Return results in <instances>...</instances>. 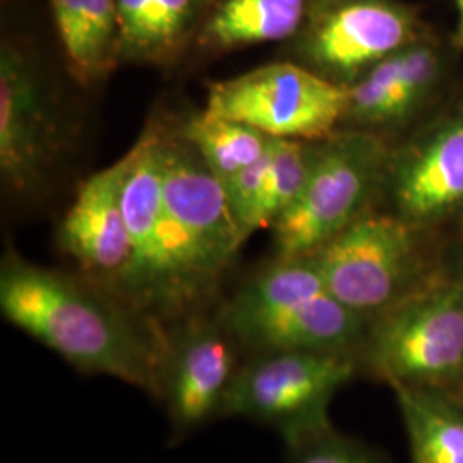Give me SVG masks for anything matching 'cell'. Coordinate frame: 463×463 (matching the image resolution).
<instances>
[{
	"instance_id": "6da1fadb",
	"label": "cell",
	"mask_w": 463,
	"mask_h": 463,
	"mask_svg": "<svg viewBox=\"0 0 463 463\" xmlns=\"http://www.w3.org/2000/svg\"><path fill=\"white\" fill-rule=\"evenodd\" d=\"M0 313L84 374L122 381L160 400L168 333L88 279L7 252Z\"/></svg>"
},
{
	"instance_id": "7a4b0ae2",
	"label": "cell",
	"mask_w": 463,
	"mask_h": 463,
	"mask_svg": "<svg viewBox=\"0 0 463 463\" xmlns=\"http://www.w3.org/2000/svg\"><path fill=\"white\" fill-rule=\"evenodd\" d=\"M220 319L250 354L309 350L357 354L369 321L335 298L311 258L273 260L220 311Z\"/></svg>"
},
{
	"instance_id": "3957f363",
	"label": "cell",
	"mask_w": 463,
	"mask_h": 463,
	"mask_svg": "<svg viewBox=\"0 0 463 463\" xmlns=\"http://www.w3.org/2000/svg\"><path fill=\"white\" fill-rule=\"evenodd\" d=\"M316 143L298 199L271 229L275 260L316 254L364 215L369 201L384 184L390 153L378 134L348 129Z\"/></svg>"
},
{
	"instance_id": "277c9868",
	"label": "cell",
	"mask_w": 463,
	"mask_h": 463,
	"mask_svg": "<svg viewBox=\"0 0 463 463\" xmlns=\"http://www.w3.org/2000/svg\"><path fill=\"white\" fill-rule=\"evenodd\" d=\"M361 359L388 384L463 388V281H428L376 316Z\"/></svg>"
},
{
	"instance_id": "5b68a950",
	"label": "cell",
	"mask_w": 463,
	"mask_h": 463,
	"mask_svg": "<svg viewBox=\"0 0 463 463\" xmlns=\"http://www.w3.org/2000/svg\"><path fill=\"white\" fill-rule=\"evenodd\" d=\"M364 367L357 354L273 350L242 363L223 417H241L277 430L285 445L331 426L335 395Z\"/></svg>"
},
{
	"instance_id": "8992f818",
	"label": "cell",
	"mask_w": 463,
	"mask_h": 463,
	"mask_svg": "<svg viewBox=\"0 0 463 463\" xmlns=\"http://www.w3.org/2000/svg\"><path fill=\"white\" fill-rule=\"evenodd\" d=\"M419 232L395 213L365 212L309 258L331 294L371 323L428 283Z\"/></svg>"
},
{
	"instance_id": "52a82bcc",
	"label": "cell",
	"mask_w": 463,
	"mask_h": 463,
	"mask_svg": "<svg viewBox=\"0 0 463 463\" xmlns=\"http://www.w3.org/2000/svg\"><path fill=\"white\" fill-rule=\"evenodd\" d=\"M348 88L298 62L256 67L210 84L204 110L277 139L323 141L347 116Z\"/></svg>"
},
{
	"instance_id": "ba28073f",
	"label": "cell",
	"mask_w": 463,
	"mask_h": 463,
	"mask_svg": "<svg viewBox=\"0 0 463 463\" xmlns=\"http://www.w3.org/2000/svg\"><path fill=\"white\" fill-rule=\"evenodd\" d=\"M164 134L148 126L129 149L122 185V208L133 244V263L122 300L156 321L185 316L198 304L183 279L166 242L164 220Z\"/></svg>"
},
{
	"instance_id": "9c48e42d",
	"label": "cell",
	"mask_w": 463,
	"mask_h": 463,
	"mask_svg": "<svg viewBox=\"0 0 463 463\" xmlns=\"http://www.w3.org/2000/svg\"><path fill=\"white\" fill-rule=\"evenodd\" d=\"M428 33L417 9L400 0H345L317 11L292 40L296 62L340 86Z\"/></svg>"
},
{
	"instance_id": "30bf717a",
	"label": "cell",
	"mask_w": 463,
	"mask_h": 463,
	"mask_svg": "<svg viewBox=\"0 0 463 463\" xmlns=\"http://www.w3.org/2000/svg\"><path fill=\"white\" fill-rule=\"evenodd\" d=\"M62 148L49 86L33 57L13 42L0 49V175L17 194L45 183Z\"/></svg>"
},
{
	"instance_id": "8fae6325",
	"label": "cell",
	"mask_w": 463,
	"mask_h": 463,
	"mask_svg": "<svg viewBox=\"0 0 463 463\" xmlns=\"http://www.w3.org/2000/svg\"><path fill=\"white\" fill-rule=\"evenodd\" d=\"M239 348L220 316H189L168 333L162 393L172 439L201 430L223 409L241 369Z\"/></svg>"
},
{
	"instance_id": "7c38bea8",
	"label": "cell",
	"mask_w": 463,
	"mask_h": 463,
	"mask_svg": "<svg viewBox=\"0 0 463 463\" xmlns=\"http://www.w3.org/2000/svg\"><path fill=\"white\" fill-rule=\"evenodd\" d=\"M383 185L395 215L417 229L463 213V105L390 153Z\"/></svg>"
},
{
	"instance_id": "4fadbf2b",
	"label": "cell",
	"mask_w": 463,
	"mask_h": 463,
	"mask_svg": "<svg viewBox=\"0 0 463 463\" xmlns=\"http://www.w3.org/2000/svg\"><path fill=\"white\" fill-rule=\"evenodd\" d=\"M162 191L168 222L222 275L246 241L225 185L181 134H164Z\"/></svg>"
},
{
	"instance_id": "5bb4252c",
	"label": "cell",
	"mask_w": 463,
	"mask_h": 463,
	"mask_svg": "<svg viewBox=\"0 0 463 463\" xmlns=\"http://www.w3.org/2000/svg\"><path fill=\"white\" fill-rule=\"evenodd\" d=\"M129 151L86 179L61 222L57 244L80 266L84 279L122 298L133 263V244L122 208Z\"/></svg>"
},
{
	"instance_id": "9a60e30c",
	"label": "cell",
	"mask_w": 463,
	"mask_h": 463,
	"mask_svg": "<svg viewBox=\"0 0 463 463\" xmlns=\"http://www.w3.org/2000/svg\"><path fill=\"white\" fill-rule=\"evenodd\" d=\"M447 67L445 49L422 34L348 86L344 126L371 131L393 128L415 116L434 95Z\"/></svg>"
},
{
	"instance_id": "2e32d148",
	"label": "cell",
	"mask_w": 463,
	"mask_h": 463,
	"mask_svg": "<svg viewBox=\"0 0 463 463\" xmlns=\"http://www.w3.org/2000/svg\"><path fill=\"white\" fill-rule=\"evenodd\" d=\"M313 14V0H216L194 40L199 49L210 53L292 42Z\"/></svg>"
},
{
	"instance_id": "e0dca14e",
	"label": "cell",
	"mask_w": 463,
	"mask_h": 463,
	"mask_svg": "<svg viewBox=\"0 0 463 463\" xmlns=\"http://www.w3.org/2000/svg\"><path fill=\"white\" fill-rule=\"evenodd\" d=\"M50 11L72 78L95 84L122 61L117 0H50Z\"/></svg>"
},
{
	"instance_id": "ac0fdd59",
	"label": "cell",
	"mask_w": 463,
	"mask_h": 463,
	"mask_svg": "<svg viewBox=\"0 0 463 463\" xmlns=\"http://www.w3.org/2000/svg\"><path fill=\"white\" fill-rule=\"evenodd\" d=\"M212 0H117L122 61L164 64L196 38Z\"/></svg>"
},
{
	"instance_id": "d6986e66",
	"label": "cell",
	"mask_w": 463,
	"mask_h": 463,
	"mask_svg": "<svg viewBox=\"0 0 463 463\" xmlns=\"http://www.w3.org/2000/svg\"><path fill=\"white\" fill-rule=\"evenodd\" d=\"M411 463H463V402L447 390L390 384Z\"/></svg>"
},
{
	"instance_id": "ffe728a7",
	"label": "cell",
	"mask_w": 463,
	"mask_h": 463,
	"mask_svg": "<svg viewBox=\"0 0 463 463\" xmlns=\"http://www.w3.org/2000/svg\"><path fill=\"white\" fill-rule=\"evenodd\" d=\"M315 143L273 137L258 164L256 193L239 218L244 241L254 232L273 229L298 199L315 156Z\"/></svg>"
},
{
	"instance_id": "44dd1931",
	"label": "cell",
	"mask_w": 463,
	"mask_h": 463,
	"mask_svg": "<svg viewBox=\"0 0 463 463\" xmlns=\"http://www.w3.org/2000/svg\"><path fill=\"white\" fill-rule=\"evenodd\" d=\"M203 162L225 184L256 164L265 155L273 137L248 124L201 110L181 131Z\"/></svg>"
},
{
	"instance_id": "7402d4cb",
	"label": "cell",
	"mask_w": 463,
	"mask_h": 463,
	"mask_svg": "<svg viewBox=\"0 0 463 463\" xmlns=\"http://www.w3.org/2000/svg\"><path fill=\"white\" fill-rule=\"evenodd\" d=\"M288 463H392L380 448L328 426L285 445Z\"/></svg>"
},
{
	"instance_id": "603a6c76",
	"label": "cell",
	"mask_w": 463,
	"mask_h": 463,
	"mask_svg": "<svg viewBox=\"0 0 463 463\" xmlns=\"http://www.w3.org/2000/svg\"><path fill=\"white\" fill-rule=\"evenodd\" d=\"M457 5V14H458V21H457V32H455V47L463 50V0H455Z\"/></svg>"
},
{
	"instance_id": "cb8c5ba5",
	"label": "cell",
	"mask_w": 463,
	"mask_h": 463,
	"mask_svg": "<svg viewBox=\"0 0 463 463\" xmlns=\"http://www.w3.org/2000/svg\"><path fill=\"white\" fill-rule=\"evenodd\" d=\"M315 2V14L317 11H323V9H326V7H330V5H335V4H340V2H345V0H313ZM313 14V16H315Z\"/></svg>"
},
{
	"instance_id": "d4e9b609",
	"label": "cell",
	"mask_w": 463,
	"mask_h": 463,
	"mask_svg": "<svg viewBox=\"0 0 463 463\" xmlns=\"http://www.w3.org/2000/svg\"><path fill=\"white\" fill-rule=\"evenodd\" d=\"M462 281H463V277H462Z\"/></svg>"
}]
</instances>
